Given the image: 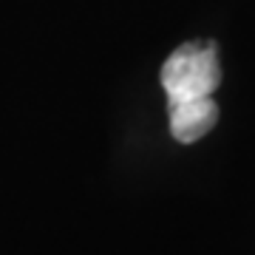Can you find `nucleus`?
<instances>
[{
    "instance_id": "obj_1",
    "label": "nucleus",
    "mask_w": 255,
    "mask_h": 255,
    "mask_svg": "<svg viewBox=\"0 0 255 255\" xmlns=\"http://www.w3.org/2000/svg\"><path fill=\"white\" fill-rule=\"evenodd\" d=\"M221 82L216 43H182L162 65V88L167 105L213 97Z\"/></svg>"
},
{
    "instance_id": "obj_2",
    "label": "nucleus",
    "mask_w": 255,
    "mask_h": 255,
    "mask_svg": "<svg viewBox=\"0 0 255 255\" xmlns=\"http://www.w3.org/2000/svg\"><path fill=\"white\" fill-rule=\"evenodd\" d=\"M167 111H170V133L182 145L199 142L219 122V105L213 102V97L176 102V105H167Z\"/></svg>"
}]
</instances>
